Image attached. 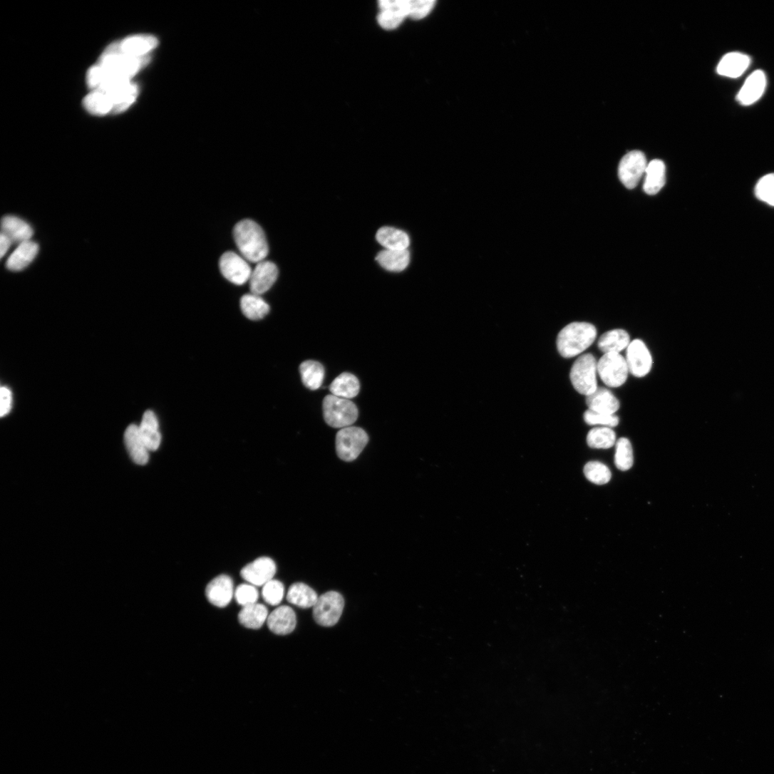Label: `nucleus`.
I'll list each match as a JSON object with an SVG mask.
<instances>
[{"label": "nucleus", "instance_id": "79ce46f5", "mask_svg": "<svg viewBox=\"0 0 774 774\" xmlns=\"http://www.w3.org/2000/svg\"><path fill=\"white\" fill-rule=\"evenodd\" d=\"M584 419L589 425H602L612 428L618 425L619 418L614 415H607L588 410L584 413Z\"/></svg>", "mask_w": 774, "mask_h": 774}, {"label": "nucleus", "instance_id": "aec40b11", "mask_svg": "<svg viewBox=\"0 0 774 774\" xmlns=\"http://www.w3.org/2000/svg\"><path fill=\"white\" fill-rule=\"evenodd\" d=\"M297 624L296 615L294 609L288 606H282L273 611L268 617L267 624L270 630L279 635L291 633Z\"/></svg>", "mask_w": 774, "mask_h": 774}, {"label": "nucleus", "instance_id": "0eeeda50", "mask_svg": "<svg viewBox=\"0 0 774 774\" xmlns=\"http://www.w3.org/2000/svg\"><path fill=\"white\" fill-rule=\"evenodd\" d=\"M368 442V436L361 428L347 427L339 430L336 438L339 458L345 462L355 460Z\"/></svg>", "mask_w": 774, "mask_h": 774}, {"label": "nucleus", "instance_id": "393cba45", "mask_svg": "<svg viewBox=\"0 0 774 774\" xmlns=\"http://www.w3.org/2000/svg\"><path fill=\"white\" fill-rule=\"evenodd\" d=\"M378 264L385 270L402 272L411 262V253L408 249L395 250L385 249L376 257Z\"/></svg>", "mask_w": 774, "mask_h": 774}, {"label": "nucleus", "instance_id": "bb28decb", "mask_svg": "<svg viewBox=\"0 0 774 774\" xmlns=\"http://www.w3.org/2000/svg\"><path fill=\"white\" fill-rule=\"evenodd\" d=\"M666 165L659 160L651 162L645 171L644 191L650 195L658 194L666 184Z\"/></svg>", "mask_w": 774, "mask_h": 774}, {"label": "nucleus", "instance_id": "7ed1b4c3", "mask_svg": "<svg viewBox=\"0 0 774 774\" xmlns=\"http://www.w3.org/2000/svg\"><path fill=\"white\" fill-rule=\"evenodd\" d=\"M233 236L238 249L246 261L260 263L269 254V244L262 227L251 220H244L234 227Z\"/></svg>", "mask_w": 774, "mask_h": 774}, {"label": "nucleus", "instance_id": "a878e982", "mask_svg": "<svg viewBox=\"0 0 774 774\" xmlns=\"http://www.w3.org/2000/svg\"><path fill=\"white\" fill-rule=\"evenodd\" d=\"M377 242L387 249H408L411 244L408 234L399 229L391 227L380 228L376 234Z\"/></svg>", "mask_w": 774, "mask_h": 774}, {"label": "nucleus", "instance_id": "20e7f679", "mask_svg": "<svg viewBox=\"0 0 774 774\" xmlns=\"http://www.w3.org/2000/svg\"><path fill=\"white\" fill-rule=\"evenodd\" d=\"M595 326L586 322H574L565 326L557 337V348L564 358H572L587 349L596 340Z\"/></svg>", "mask_w": 774, "mask_h": 774}, {"label": "nucleus", "instance_id": "4be33fe9", "mask_svg": "<svg viewBox=\"0 0 774 774\" xmlns=\"http://www.w3.org/2000/svg\"><path fill=\"white\" fill-rule=\"evenodd\" d=\"M586 403L589 410L607 415H614L620 406L612 393L603 387H598L592 394L587 396Z\"/></svg>", "mask_w": 774, "mask_h": 774}, {"label": "nucleus", "instance_id": "7c9ffc66", "mask_svg": "<svg viewBox=\"0 0 774 774\" xmlns=\"http://www.w3.org/2000/svg\"><path fill=\"white\" fill-rule=\"evenodd\" d=\"M630 344L628 333L622 329H614L604 333L599 339L598 347L604 354H619L627 349Z\"/></svg>", "mask_w": 774, "mask_h": 774}, {"label": "nucleus", "instance_id": "e433bc0d", "mask_svg": "<svg viewBox=\"0 0 774 774\" xmlns=\"http://www.w3.org/2000/svg\"><path fill=\"white\" fill-rule=\"evenodd\" d=\"M584 473L590 482L599 485L608 483L612 478L609 468L597 461L588 463L584 467Z\"/></svg>", "mask_w": 774, "mask_h": 774}, {"label": "nucleus", "instance_id": "412c9836", "mask_svg": "<svg viewBox=\"0 0 774 774\" xmlns=\"http://www.w3.org/2000/svg\"><path fill=\"white\" fill-rule=\"evenodd\" d=\"M750 58L742 53L732 52L724 56L718 63L717 72L720 76L737 78L749 68Z\"/></svg>", "mask_w": 774, "mask_h": 774}, {"label": "nucleus", "instance_id": "cd10ccee", "mask_svg": "<svg viewBox=\"0 0 774 774\" xmlns=\"http://www.w3.org/2000/svg\"><path fill=\"white\" fill-rule=\"evenodd\" d=\"M139 428L149 450H157L160 446L162 436L158 419L153 411H149L145 413Z\"/></svg>", "mask_w": 774, "mask_h": 774}, {"label": "nucleus", "instance_id": "f03ea898", "mask_svg": "<svg viewBox=\"0 0 774 774\" xmlns=\"http://www.w3.org/2000/svg\"><path fill=\"white\" fill-rule=\"evenodd\" d=\"M138 93V86L131 81L106 83L92 90L87 97V106L93 115L119 113L135 101Z\"/></svg>", "mask_w": 774, "mask_h": 774}, {"label": "nucleus", "instance_id": "5701e85b", "mask_svg": "<svg viewBox=\"0 0 774 774\" xmlns=\"http://www.w3.org/2000/svg\"><path fill=\"white\" fill-rule=\"evenodd\" d=\"M38 250V244L31 240L19 244L8 259L7 268L12 272L24 270L35 260Z\"/></svg>", "mask_w": 774, "mask_h": 774}, {"label": "nucleus", "instance_id": "c756f323", "mask_svg": "<svg viewBox=\"0 0 774 774\" xmlns=\"http://www.w3.org/2000/svg\"><path fill=\"white\" fill-rule=\"evenodd\" d=\"M269 615V611L264 604L255 603L244 607L238 614V620L246 628L257 629L264 624Z\"/></svg>", "mask_w": 774, "mask_h": 774}, {"label": "nucleus", "instance_id": "58836bf2", "mask_svg": "<svg viewBox=\"0 0 774 774\" xmlns=\"http://www.w3.org/2000/svg\"><path fill=\"white\" fill-rule=\"evenodd\" d=\"M284 591V584L278 580L273 579L264 586L262 596L267 603L277 606L283 600Z\"/></svg>", "mask_w": 774, "mask_h": 774}, {"label": "nucleus", "instance_id": "2eb2a0df", "mask_svg": "<svg viewBox=\"0 0 774 774\" xmlns=\"http://www.w3.org/2000/svg\"><path fill=\"white\" fill-rule=\"evenodd\" d=\"M277 570V564L273 559L261 557L245 566L240 575L249 584L264 587L274 579Z\"/></svg>", "mask_w": 774, "mask_h": 774}, {"label": "nucleus", "instance_id": "f3484780", "mask_svg": "<svg viewBox=\"0 0 774 774\" xmlns=\"http://www.w3.org/2000/svg\"><path fill=\"white\" fill-rule=\"evenodd\" d=\"M767 79L763 71L758 70L752 73L739 91L736 100L742 105L748 106L757 102L763 95Z\"/></svg>", "mask_w": 774, "mask_h": 774}, {"label": "nucleus", "instance_id": "f704fd0d", "mask_svg": "<svg viewBox=\"0 0 774 774\" xmlns=\"http://www.w3.org/2000/svg\"><path fill=\"white\" fill-rule=\"evenodd\" d=\"M587 441L592 448L609 449L613 447L616 442V434L609 428L602 427L591 430L588 433Z\"/></svg>", "mask_w": 774, "mask_h": 774}, {"label": "nucleus", "instance_id": "9b49d317", "mask_svg": "<svg viewBox=\"0 0 774 774\" xmlns=\"http://www.w3.org/2000/svg\"><path fill=\"white\" fill-rule=\"evenodd\" d=\"M647 160L640 151L626 154L619 165V177L621 183L629 190L634 189L645 174L648 167Z\"/></svg>", "mask_w": 774, "mask_h": 774}, {"label": "nucleus", "instance_id": "ea45409f", "mask_svg": "<svg viewBox=\"0 0 774 774\" xmlns=\"http://www.w3.org/2000/svg\"><path fill=\"white\" fill-rule=\"evenodd\" d=\"M409 18L421 20L428 16L434 9L435 0H409Z\"/></svg>", "mask_w": 774, "mask_h": 774}, {"label": "nucleus", "instance_id": "c03bdc74", "mask_svg": "<svg viewBox=\"0 0 774 774\" xmlns=\"http://www.w3.org/2000/svg\"><path fill=\"white\" fill-rule=\"evenodd\" d=\"M0 241H1L0 242H1V247H0V254H1V257L3 258L9 251L13 242L6 235L3 233H1V239H0Z\"/></svg>", "mask_w": 774, "mask_h": 774}, {"label": "nucleus", "instance_id": "f257e3e1", "mask_svg": "<svg viewBox=\"0 0 774 774\" xmlns=\"http://www.w3.org/2000/svg\"><path fill=\"white\" fill-rule=\"evenodd\" d=\"M149 56L129 58L103 52L98 64L89 69L88 86L94 90L100 86L115 81H130L150 61Z\"/></svg>", "mask_w": 774, "mask_h": 774}, {"label": "nucleus", "instance_id": "4468645a", "mask_svg": "<svg viewBox=\"0 0 774 774\" xmlns=\"http://www.w3.org/2000/svg\"><path fill=\"white\" fill-rule=\"evenodd\" d=\"M626 361L629 371L636 377H644L649 373L653 366L652 355L644 343L635 339L626 349Z\"/></svg>", "mask_w": 774, "mask_h": 774}, {"label": "nucleus", "instance_id": "c9c22d12", "mask_svg": "<svg viewBox=\"0 0 774 774\" xmlns=\"http://www.w3.org/2000/svg\"><path fill=\"white\" fill-rule=\"evenodd\" d=\"M614 463L616 468L626 471L629 470L634 463L633 450L631 443L625 438L619 439L616 443V452Z\"/></svg>", "mask_w": 774, "mask_h": 774}, {"label": "nucleus", "instance_id": "39448f33", "mask_svg": "<svg viewBox=\"0 0 774 774\" xmlns=\"http://www.w3.org/2000/svg\"><path fill=\"white\" fill-rule=\"evenodd\" d=\"M323 412L326 423L334 428L350 427L358 416V409L354 403L333 395L324 398Z\"/></svg>", "mask_w": 774, "mask_h": 774}, {"label": "nucleus", "instance_id": "72a5a7b5", "mask_svg": "<svg viewBox=\"0 0 774 774\" xmlns=\"http://www.w3.org/2000/svg\"><path fill=\"white\" fill-rule=\"evenodd\" d=\"M300 373L304 384L311 391H316L323 383L325 370L323 365L316 361H306L300 366Z\"/></svg>", "mask_w": 774, "mask_h": 774}, {"label": "nucleus", "instance_id": "a19ab883", "mask_svg": "<svg viewBox=\"0 0 774 774\" xmlns=\"http://www.w3.org/2000/svg\"><path fill=\"white\" fill-rule=\"evenodd\" d=\"M234 596L237 602L244 607L257 603L259 593L254 586L243 584L237 587Z\"/></svg>", "mask_w": 774, "mask_h": 774}, {"label": "nucleus", "instance_id": "423d86ee", "mask_svg": "<svg viewBox=\"0 0 774 774\" xmlns=\"http://www.w3.org/2000/svg\"><path fill=\"white\" fill-rule=\"evenodd\" d=\"M597 362L592 354H584L575 361L571 369L570 379L574 389L586 397L598 388Z\"/></svg>", "mask_w": 774, "mask_h": 774}, {"label": "nucleus", "instance_id": "c85d7f7f", "mask_svg": "<svg viewBox=\"0 0 774 774\" xmlns=\"http://www.w3.org/2000/svg\"><path fill=\"white\" fill-rule=\"evenodd\" d=\"M333 396L350 400L358 396L360 391L358 379L352 373H343L336 377L330 386Z\"/></svg>", "mask_w": 774, "mask_h": 774}, {"label": "nucleus", "instance_id": "6e6552de", "mask_svg": "<svg viewBox=\"0 0 774 774\" xmlns=\"http://www.w3.org/2000/svg\"><path fill=\"white\" fill-rule=\"evenodd\" d=\"M597 371L603 382L612 388L623 385L629 372L626 358L617 353L604 354L597 362Z\"/></svg>", "mask_w": 774, "mask_h": 774}, {"label": "nucleus", "instance_id": "b1692460", "mask_svg": "<svg viewBox=\"0 0 774 774\" xmlns=\"http://www.w3.org/2000/svg\"><path fill=\"white\" fill-rule=\"evenodd\" d=\"M2 233L6 235L12 242L19 244L31 240L33 229L25 220L13 215L6 216L2 220Z\"/></svg>", "mask_w": 774, "mask_h": 774}, {"label": "nucleus", "instance_id": "1a4fd4ad", "mask_svg": "<svg viewBox=\"0 0 774 774\" xmlns=\"http://www.w3.org/2000/svg\"><path fill=\"white\" fill-rule=\"evenodd\" d=\"M344 607V599L341 594L331 591L319 597L313 607L314 618L323 626H334L340 619Z\"/></svg>", "mask_w": 774, "mask_h": 774}, {"label": "nucleus", "instance_id": "37998d69", "mask_svg": "<svg viewBox=\"0 0 774 774\" xmlns=\"http://www.w3.org/2000/svg\"><path fill=\"white\" fill-rule=\"evenodd\" d=\"M0 398H1V410H0V416L4 417L7 416L11 410L12 405V393L7 387H2L0 391Z\"/></svg>", "mask_w": 774, "mask_h": 774}, {"label": "nucleus", "instance_id": "2f4dec72", "mask_svg": "<svg viewBox=\"0 0 774 774\" xmlns=\"http://www.w3.org/2000/svg\"><path fill=\"white\" fill-rule=\"evenodd\" d=\"M240 307L243 314L253 321L264 319L270 311L269 305L260 296L253 294L242 297Z\"/></svg>", "mask_w": 774, "mask_h": 774}, {"label": "nucleus", "instance_id": "a211bd4d", "mask_svg": "<svg viewBox=\"0 0 774 774\" xmlns=\"http://www.w3.org/2000/svg\"><path fill=\"white\" fill-rule=\"evenodd\" d=\"M205 593L207 600L212 604L217 607H225L230 603L234 594L233 582L229 577L220 575L208 584Z\"/></svg>", "mask_w": 774, "mask_h": 774}, {"label": "nucleus", "instance_id": "f8f14e48", "mask_svg": "<svg viewBox=\"0 0 774 774\" xmlns=\"http://www.w3.org/2000/svg\"><path fill=\"white\" fill-rule=\"evenodd\" d=\"M220 269L229 282L241 286L250 279L252 269L244 257L234 252H226L220 259Z\"/></svg>", "mask_w": 774, "mask_h": 774}, {"label": "nucleus", "instance_id": "6ab92c4d", "mask_svg": "<svg viewBox=\"0 0 774 774\" xmlns=\"http://www.w3.org/2000/svg\"><path fill=\"white\" fill-rule=\"evenodd\" d=\"M124 443L133 460L138 465H146L150 459V450L140 434L139 426L129 425L124 433Z\"/></svg>", "mask_w": 774, "mask_h": 774}, {"label": "nucleus", "instance_id": "ddd939ff", "mask_svg": "<svg viewBox=\"0 0 774 774\" xmlns=\"http://www.w3.org/2000/svg\"><path fill=\"white\" fill-rule=\"evenodd\" d=\"M409 0H381L378 2L380 13L377 20L384 30L398 29L409 18Z\"/></svg>", "mask_w": 774, "mask_h": 774}, {"label": "nucleus", "instance_id": "9d476101", "mask_svg": "<svg viewBox=\"0 0 774 774\" xmlns=\"http://www.w3.org/2000/svg\"><path fill=\"white\" fill-rule=\"evenodd\" d=\"M158 44L156 38L150 36H135L113 43L104 52L129 58H141L155 49Z\"/></svg>", "mask_w": 774, "mask_h": 774}, {"label": "nucleus", "instance_id": "dca6fc26", "mask_svg": "<svg viewBox=\"0 0 774 774\" xmlns=\"http://www.w3.org/2000/svg\"><path fill=\"white\" fill-rule=\"evenodd\" d=\"M279 270L276 264L270 262L258 263L249 279L252 294L261 296L267 293L276 283Z\"/></svg>", "mask_w": 774, "mask_h": 774}, {"label": "nucleus", "instance_id": "4c0bfd02", "mask_svg": "<svg viewBox=\"0 0 774 774\" xmlns=\"http://www.w3.org/2000/svg\"><path fill=\"white\" fill-rule=\"evenodd\" d=\"M755 194L760 200L774 206V174L767 175L758 182Z\"/></svg>", "mask_w": 774, "mask_h": 774}, {"label": "nucleus", "instance_id": "473e14b6", "mask_svg": "<svg viewBox=\"0 0 774 774\" xmlns=\"http://www.w3.org/2000/svg\"><path fill=\"white\" fill-rule=\"evenodd\" d=\"M316 592L304 583L292 584L287 594V600L301 608L314 607L318 600Z\"/></svg>", "mask_w": 774, "mask_h": 774}]
</instances>
